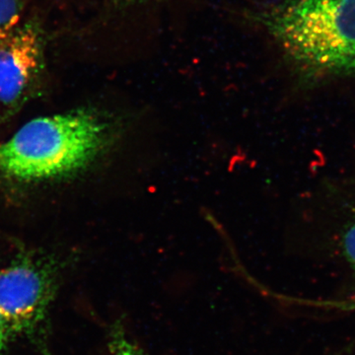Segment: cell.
Instances as JSON below:
<instances>
[{"mask_svg": "<svg viewBox=\"0 0 355 355\" xmlns=\"http://www.w3.org/2000/svg\"><path fill=\"white\" fill-rule=\"evenodd\" d=\"M130 125L128 116L87 108L40 116L0 142V174L22 182L80 174L112 150Z\"/></svg>", "mask_w": 355, "mask_h": 355, "instance_id": "1", "label": "cell"}, {"mask_svg": "<svg viewBox=\"0 0 355 355\" xmlns=\"http://www.w3.org/2000/svg\"><path fill=\"white\" fill-rule=\"evenodd\" d=\"M259 19L306 80L355 76V0H284Z\"/></svg>", "mask_w": 355, "mask_h": 355, "instance_id": "2", "label": "cell"}, {"mask_svg": "<svg viewBox=\"0 0 355 355\" xmlns=\"http://www.w3.org/2000/svg\"><path fill=\"white\" fill-rule=\"evenodd\" d=\"M55 279L48 263L31 257L0 270V313L11 340L38 330L55 297Z\"/></svg>", "mask_w": 355, "mask_h": 355, "instance_id": "3", "label": "cell"}, {"mask_svg": "<svg viewBox=\"0 0 355 355\" xmlns=\"http://www.w3.org/2000/svg\"><path fill=\"white\" fill-rule=\"evenodd\" d=\"M43 55L41 34L32 23L0 41V103L15 107L24 101L41 74Z\"/></svg>", "mask_w": 355, "mask_h": 355, "instance_id": "4", "label": "cell"}, {"mask_svg": "<svg viewBox=\"0 0 355 355\" xmlns=\"http://www.w3.org/2000/svg\"><path fill=\"white\" fill-rule=\"evenodd\" d=\"M20 21V0H0V41L12 34Z\"/></svg>", "mask_w": 355, "mask_h": 355, "instance_id": "5", "label": "cell"}, {"mask_svg": "<svg viewBox=\"0 0 355 355\" xmlns=\"http://www.w3.org/2000/svg\"><path fill=\"white\" fill-rule=\"evenodd\" d=\"M342 247L345 260L355 270V222L343 233Z\"/></svg>", "mask_w": 355, "mask_h": 355, "instance_id": "6", "label": "cell"}, {"mask_svg": "<svg viewBox=\"0 0 355 355\" xmlns=\"http://www.w3.org/2000/svg\"><path fill=\"white\" fill-rule=\"evenodd\" d=\"M320 307L333 308V309L340 311H347V312H355V298L347 299V300H334L324 301L322 303H316Z\"/></svg>", "mask_w": 355, "mask_h": 355, "instance_id": "7", "label": "cell"}, {"mask_svg": "<svg viewBox=\"0 0 355 355\" xmlns=\"http://www.w3.org/2000/svg\"><path fill=\"white\" fill-rule=\"evenodd\" d=\"M10 340V336H9L3 318H2L1 313H0V355L3 354L4 350L6 349L7 345H8Z\"/></svg>", "mask_w": 355, "mask_h": 355, "instance_id": "8", "label": "cell"}, {"mask_svg": "<svg viewBox=\"0 0 355 355\" xmlns=\"http://www.w3.org/2000/svg\"><path fill=\"white\" fill-rule=\"evenodd\" d=\"M349 347H345V349L340 350V352H336V354H331V355H345L349 352Z\"/></svg>", "mask_w": 355, "mask_h": 355, "instance_id": "9", "label": "cell"}, {"mask_svg": "<svg viewBox=\"0 0 355 355\" xmlns=\"http://www.w3.org/2000/svg\"><path fill=\"white\" fill-rule=\"evenodd\" d=\"M123 1H125V2H137V1H141V0H123Z\"/></svg>", "mask_w": 355, "mask_h": 355, "instance_id": "10", "label": "cell"}]
</instances>
